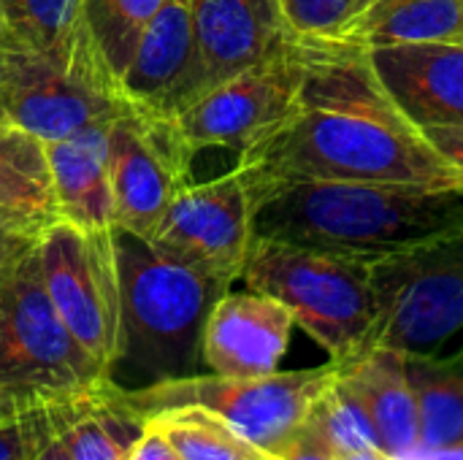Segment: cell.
<instances>
[{
  "label": "cell",
  "instance_id": "6da1fadb",
  "mask_svg": "<svg viewBox=\"0 0 463 460\" xmlns=\"http://www.w3.org/2000/svg\"><path fill=\"white\" fill-rule=\"evenodd\" d=\"M301 49L298 108L239 155L250 184L336 179L463 190L458 174L388 98L366 49L342 38H301Z\"/></svg>",
  "mask_w": 463,
  "mask_h": 460
},
{
  "label": "cell",
  "instance_id": "7a4b0ae2",
  "mask_svg": "<svg viewBox=\"0 0 463 460\" xmlns=\"http://www.w3.org/2000/svg\"><path fill=\"white\" fill-rule=\"evenodd\" d=\"M250 190L255 239L364 263L463 236V190L336 179L266 182Z\"/></svg>",
  "mask_w": 463,
  "mask_h": 460
},
{
  "label": "cell",
  "instance_id": "3957f363",
  "mask_svg": "<svg viewBox=\"0 0 463 460\" xmlns=\"http://www.w3.org/2000/svg\"><path fill=\"white\" fill-rule=\"evenodd\" d=\"M111 241L119 282V347L109 382L138 390L203 374V328L233 282L119 228H111Z\"/></svg>",
  "mask_w": 463,
  "mask_h": 460
},
{
  "label": "cell",
  "instance_id": "277c9868",
  "mask_svg": "<svg viewBox=\"0 0 463 460\" xmlns=\"http://www.w3.org/2000/svg\"><path fill=\"white\" fill-rule=\"evenodd\" d=\"M106 382L60 320L41 274L38 236H27L0 268V401L14 412Z\"/></svg>",
  "mask_w": 463,
  "mask_h": 460
},
{
  "label": "cell",
  "instance_id": "5b68a950",
  "mask_svg": "<svg viewBox=\"0 0 463 460\" xmlns=\"http://www.w3.org/2000/svg\"><path fill=\"white\" fill-rule=\"evenodd\" d=\"M241 282L285 304L334 363L361 352L372 325L369 263L298 244L255 239Z\"/></svg>",
  "mask_w": 463,
  "mask_h": 460
},
{
  "label": "cell",
  "instance_id": "8992f818",
  "mask_svg": "<svg viewBox=\"0 0 463 460\" xmlns=\"http://www.w3.org/2000/svg\"><path fill=\"white\" fill-rule=\"evenodd\" d=\"M334 374V361L320 369L274 371L250 380L203 371L122 393L144 420L190 407L206 409L225 420L247 442L277 458L304 431L317 396L326 390Z\"/></svg>",
  "mask_w": 463,
  "mask_h": 460
},
{
  "label": "cell",
  "instance_id": "52a82bcc",
  "mask_svg": "<svg viewBox=\"0 0 463 460\" xmlns=\"http://www.w3.org/2000/svg\"><path fill=\"white\" fill-rule=\"evenodd\" d=\"M369 285L374 314L361 352L434 355L463 331V236L369 263Z\"/></svg>",
  "mask_w": 463,
  "mask_h": 460
},
{
  "label": "cell",
  "instance_id": "ba28073f",
  "mask_svg": "<svg viewBox=\"0 0 463 460\" xmlns=\"http://www.w3.org/2000/svg\"><path fill=\"white\" fill-rule=\"evenodd\" d=\"M46 293L106 380L119 347V282L111 230H84L68 220L38 233Z\"/></svg>",
  "mask_w": 463,
  "mask_h": 460
},
{
  "label": "cell",
  "instance_id": "9c48e42d",
  "mask_svg": "<svg viewBox=\"0 0 463 460\" xmlns=\"http://www.w3.org/2000/svg\"><path fill=\"white\" fill-rule=\"evenodd\" d=\"M304 73L307 60L301 38H296L277 54L203 92L174 119V127L193 155L209 146L244 155L293 117Z\"/></svg>",
  "mask_w": 463,
  "mask_h": 460
},
{
  "label": "cell",
  "instance_id": "30bf717a",
  "mask_svg": "<svg viewBox=\"0 0 463 460\" xmlns=\"http://www.w3.org/2000/svg\"><path fill=\"white\" fill-rule=\"evenodd\" d=\"M193 152L174 122L128 111L109 125V184L114 228L155 239L163 214L190 184Z\"/></svg>",
  "mask_w": 463,
  "mask_h": 460
},
{
  "label": "cell",
  "instance_id": "8fae6325",
  "mask_svg": "<svg viewBox=\"0 0 463 460\" xmlns=\"http://www.w3.org/2000/svg\"><path fill=\"white\" fill-rule=\"evenodd\" d=\"M252 214V190L236 165L222 176L182 187L152 241L187 263L239 282L255 241Z\"/></svg>",
  "mask_w": 463,
  "mask_h": 460
},
{
  "label": "cell",
  "instance_id": "7c38bea8",
  "mask_svg": "<svg viewBox=\"0 0 463 460\" xmlns=\"http://www.w3.org/2000/svg\"><path fill=\"white\" fill-rule=\"evenodd\" d=\"M3 111L11 125L46 144L90 127H106L128 114L130 106L114 87L65 73L16 43L8 54Z\"/></svg>",
  "mask_w": 463,
  "mask_h": 460
},
{
  "label": "cell",
  "instance_id": "4fadbf2b",
  "mask_svg": "<svg viewBox=\"0 0 463 460\" xmlns=\"http://www.w3.org/2000/svg\"><path fill=\"white\" fill-rule=\"evenodd\" d=\"M117 89L133 111L165 122L209 92L190 0H163L141 30Z\"/></svg>",
  "mask_w": 463,
  "mask_h": 460
},
{
  "label": "cell",
  "instance_id": "5bb4252c",
  "mask_svg": "<svg viewBox=\"0 0 463 460\" xmlns=\"http://www.w3.org/2000/svg\"><path fill=\"white\" fill-rule=\"evenodd\" d=\"M296 320L285 304L258 290H228L209 312L201 358L206 371L233 380L279 371Z\"/></svg>",
  "mask_w": 463,
  "mask_h": 460
},
{
  "label": "cell",
  "instance_id": "9a60e30c",
  "mask_svg": "<svg viewBox=\"0 0 463 460\" xmlns=\"http://www.w3.org/2000/svg\"><path fill=\"white\" fill-rule=\"evenodd\" d=\"M396 108L418 127L463 125V41L366 49Z\"/></svg>",
  "mask_w": 463,
  "mask_h": 460
},
{
  "label": "cell",
  "instance_id": "2e32d148",
  "mask_svg": "<svg viewBox=\"0 0 463 460\" xmlns=\"http://www.w3.org/2000/svg\"><path fill=\"white\" fill-rule=\"evenodd\" d=\"M190 11L209 89L298 38L279 0H190Z\"/></svg>",
  "mask_w": 463,
  "mask_h": 460
},
{
  "label": "cell",
  "instance_id": "e0dca14e",
  "mask_svg": "<svg viewBox=\"0 0 463 460\" xmlns=\"http://www.w3.org/2000/svg\"><path fill=\"white\" fill-rule=\"evenodd\" d=\"M41 407L71 460H130L146 431V420L109 380Z\"/></svg>",
  "mask_w": 463,
  "mask_h": 460
},
{
  "label": "cell",
  "instance_id": "ac0fdd59",
  "mask_svg": "<svg viewBox=\"0 0 463 460\" xmlns=\"http://www.w3.org/2000/svg\"><path fill=\"white\" fill-rule=\"evenodd\" d=\"M46 160L60 220L84 230H111V184H109V125L76 136L46 141Z\"/></svg>",
  "mask_w": 463,
  "mask_h": 460
},
{
  "label": "cell",
  "instance_id": "d6986e66",
  "mask_svg": "<svg viewBox=\"0 0 463 460\" xmlns=\"http://www.w3.org/2000/svg\"><path fill=\"white\" fill-rule=\"evenodd\" d=\"M0 8L22 49L65 73L95 79L117 89L90 41L81 0H0Z\"/></svg>",
  "mask_w": 463,
  "mask_h": 460
},
{
  "label": "cell",
  "instance_id": "ffe728a7",
  "mask_svg": "<svg viewBox=\"0 0 463 460\" xmlns=\"http://www.w3.org/2000/svg\"><path fill=\"white\" fill-rule=\"evenodd\" d=\"M336 371L366 407L388 458L420 447L418 401L404 371V355L369 350L336 363Z\"/></svg>",
  "mask_w": 463,
  "mask_h": 460
},
{
  "label": "cell",
  "instance_id": "44dd1931",
  "mask_svg": "<svg viewBox=\"0 0 463 460\" xmlns=\"http://www.w3.org/2000/svg\"><path fill=\"white\" fill-rule=\"evenodd\" d=\"M60 220L43 141L0 122V225L38 236Z\"/></svg>",
  "mask_w": 463,
  "mask_h": 460
},
{
  "label": "cell",
  "instance_id": "7402d4cb",
  "mask_svg": "<svg viewBox=\"0 0 463 460\" xmlns=\"http://www.w3.org/2000/svg\"><path fill=\"white\" fill-rule=\"evenodd\" d=\"M361 49L463 41V0H377L342 35Z\"/></svg>",
  "mask_w": 463,
  "mask_h": 460
},
{
  "label": "cell",
  "instance_id": "603a6c76",
  "mask_svg": "<svg viewBox=\"0 0 463 460\" xmlns=\"http://www.w3.org/2000/svg\"><path fill=\"white\" fill-rule=\"evenodd\" d=\"M404 371L418 401L420 447H461L463 369L434 355H404Z\"/></svg>",
  "mask_w": 463,
  "mask_h": 460
},
{
  "label": "cell",
  "instance_id": "cb8c5ba5",
  "mask_svg": "<svg viewBox=\"0 0 463 460\" xmlns=\"http://www.w3.org/2000/svg\"><path fill=\"white\" fill-rule=\"evenodd\" d=\"M146 423L168 439L182 460H274V455L236 434L225 420L198 407L163 412Z\"/></svg>",
  "mask_w": 463,
  "mask_h": 460
},
{
  "label": "cell",
  "instance_id": "d4e9b609",
  "mask_svg": "<svg viewBox=\"0 0 463 460\" xmlns=\"http://www.w3.org/2000/svg\"><path fill=\"white\" fill-rule=\"evenodd\" d=\"M163 0H81L84 24L106 73L119 84L133 46Z\"/></svg>",
  "mask_w": 463,
  "mask_h": 460
},
{
  "label": "cell",
  "instance_id": "484cf974",
  "mask_svg": "<svg viewBox=\"0 0 463 460\" xmlns=\"http://www.w3.org/2000/svg\"><path fill=\"white\" fill-rule=\"evenodd\" d=\"M336 366V363H334ZM307 426L326 439V445L336 453H361V450H383L377 428L361 404V399L350 390V385L334 374V380L326 385V390L317 396Z\"/></svg>",
  "mask_w": 463,
  "mask_h": 460
},
{
  "label": "cell",
  "instance_id": "4316f807",
  "mask_svg": "<svg viewBox=\"0 0 463 460\" xmlns=\"http://www.w3.org/2000/svg\"><path fill=\"white\" fill-rule=\"evenodd\" d=\"M377 0H279L298 38H342Z\"/></svg>",
  "mask_w": 463,
  "mask_h": 460
},
{
  "label": "cell",
  "instance_id": "83f0119b",
  "mask_svg": "<svg viewBox=\"0 0 463 460\" xmlns=\"http://www.w3.org/2000/svg\"><path fill=\"white\" fill-rule=\"evenodd\" d=\"M46 431V418L41 407L16 412L0 423V460H30Z\"/></svg>",
  "mask_w": 463,
  "mask_h": 460
},
{
  "label": "cell",
  "instance_id": "f1b7e54d",
  "mask_svg": "<svg viewBox=\"0 0 463 460\" xmlns=\"http://www.w3.org/2000/svg\"><path fill=\"white\" fill-rule=\"evenodd\" d=\"M423 138L434 146V152L458 174L463 187V125H442V127H423Z\"/></svg>",
  "mask_w": 463,
  "mask_h": 460
},
{
  "label": "cell",
  "instance_id": "f546056e",
  "mask_svg": "<svg viewBox=\"0 0 463 460\" xmlns=\"http://www.w3.org/2000/svg\"><path fill=\"white\" fill-rule=\"evenodd\" d=\"M274 460H336V453L309 426H304V431Z\"/></svg>",
  "mask_w": 463,
  "mask_h": 460
},
{
  "label": "cell",
  "instance_id": "4dcf8cb0",
  "mask_svg": "<svg viewBox=\"0 0 463 460\" xmlns=\"http://www.w3.org/2000/svg\"><path fill=\"white\" fill-rule=\"evenodd\" d=\"M130 460H182V458H179V455H176V450L168 445V439H165L155 426H149V423H146V431H144V437L138 439V445L133 447Z\"/></svg>",
  "mask_w": 463,
  "mask_h": 460
},
{
  "label": "cell",
  "instance_id": "1f68e13d",
  "mask_svg": "<svg viewBox=\"0 0 463 460\" xmlns=\"http://www.w3.org/2000/svg\"><path fill=\"white\" fill-rule=\"evenodd\" d=\"M16 46V38L11 35L8 24H5V16H3V8H0V111L5 106V81H8V54L11 49Z\"/></svg>",
  "mask_w": 463,
  "mask_h": 460
},
{
  "label": "cell",
  "instance_id": "d6a6232c",
  "mask_svg": "<svg viewBox=\"0 0 463 460\" xmlns=\"http://www.w3.org/2000/svg\"><path fill=\"white\" fill-rule=\"evenodd\" d=\"M43 409V407H41ZM43 418H46V412H43ZM30 460H71V455L65 453V447L57 442V437L52 434V428H49V420H46V431H43V437H41V442H38V447H35V453L30 455Z\"/></svg>",
  "mask_w": 463,
  "mask_h": 460
},
{
  "label": "cell",
  "instance_id": "836d02e7",
  "mask_svg": "<svg viewBox=\"0 0 463 460\" xmlns=\"http://www.w3.org/2000/svg\"><path fill=\"white\" fill-rule=\"evenodd\" d=\"M391 460H463L461 447H442V450H429V447H415L404 455H396Z\"/></svg>",
  "mask_w": 463,
  "mask_h": 460
},
{
  "label": "cell",
  "instance_id": "e575fe53",
  "mask_svg": "<svg viewBox=\"0 0 463 460\" xmlns=\"http://www.w3.org/2000/svg\"><path fill=\"white\" fill-rule=\"evenodd\" d=\"M22 239H27V236L14 233V230H8V228H3V225H0V268H3V263L8 260V255L19 247V241H22Z\"/></svg>",
  "mask_w": 463,
  "mask_h": 460
},
{
  "label": "cell",
  "instance_id": "d590c367",
  "mask_svg": "<svg viewBox=\"0 0 463 460\" xmlns=\"http://www.w3.org/2000/svg\"><path fill=\"white\" fill-rule=\"evenodd\" d=\"M336 460H391L383 450H361V453H345L336 455Z\"/></svg>",
  "mask_w": 463,
  "mask_h": 460
},
{
  "label": "cell",
  "instance_id": "8d00e7d4",
  "mask_svg": "<svg viewBox=\"0 0 463 460\" xmlns=\"http://www.w3.org/2000/svg\"><path fill=\"white\" fill-rule=\"evenodd\" d=\"M14 415H16V412H14L5 401H0V423H3V420H8V418H14Z\"/></svg>",
  "mask_w": 463,
  "mask_h": 460
},
{
  "label": "cell",
  "instance_id": "74e56055",
  "mask_svg": "<svg viewBox=\"0 0 463 460\" xmlns=\"http://www.w3.org/2000/svg\"><path fill=\"white\" fill-rule=\"evenodd\" d=\"M0 122H8V117H5V111H0Z\"/></svg>",
  "mask_w": 463,
  "mask_h": 460
}]
</instances>
